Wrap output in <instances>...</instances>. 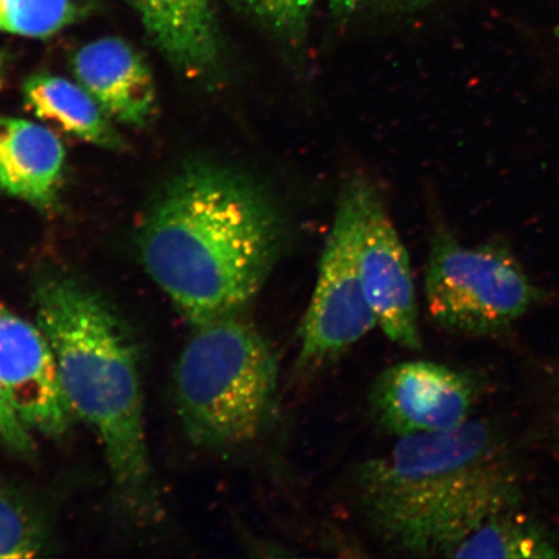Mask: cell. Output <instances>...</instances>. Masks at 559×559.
I'll use <instances>...</instances> for the list:
<instances>
[{
	"instance_id": "6da1fadb",
	"label": "cell",
	"mask_w": 559,
	"mask_h": 559,
	"mask_svg": "<svg viewBox=\"0 0 559 559\" xmlns=\"http://www.w3.org/2000/svg\"><path fill=\"white\" fill-rule=\"evenodd\" d=\"M285 241L282 210L263 187L226 167L194 164L156 201L140 249L151 277L193 326L242 313Z\"/></svg>"
},
{
	"instance_id": "7a4b0ae2",
	"label": "cell",
	"mask_w": 559,
	"mask_h": 559,
	"mask_svg": "<svg viewBox=\"0 0 559 559\" xmlns=\"http://www.w3.org/2000/svg\"><path fill=\"white\" fill-rule=\"evenodd\" d=\"M33 297L67 401L99 438L124 512L138 521L157 519L134 334L114 306L72 275L41 274Z\"/></svg>"
},
{
	"instance_id": "3957f363",
	"label": "cell",
	"mask_w": 559,
	"mask_h": 559,
	"mask_svg": "<svg viewBox=\"0 0 559 559\" xmlns=\"http://www.w3.org/2000/svg\"><path fill=\"white\" fill-rule=\"evenodd\" d=\"M491 426L400 438L384 456L360 467L362 508L391 549L412 557H451L481 524L510 512L519 487L498 463Z\"/></svg>"
},
{
	"instance_id": "277c9868",
	"label": "cell",
	"mask_w": 559,
	"mask_h": 559,
	"mask_svg": "<svg viewBox=\"0 0 559 559\" xmlns=\"http://www.w3.org/2000/svg\"><path fill=\"white\" fill-rule=\"evenodd\" d=\"M192 328L175 369L178 414L188 438L210 450L253 442L275 414L274 349L242 313Z\"/></svg>"
},
{
	"instance_id": "5b68a950",
	"label": "cell",
	"mask_w": 559,
	"mask_h": 559,
	"mask_svg": "<svg viewBox=\"0 0 559 559\" xmlns=\"http://www.w3.org/2000/svg\"><path fill=\"white\" fill-rule=\"evenodd\" d=\"M425 293L432 320L467 337L507 332L540 297L506 240L469 247L449 230L432 237Z\"/></svg>"
},
{
	"instance_id": "8992f818",
	"label": "cell",
	"mask_w": 559,
	"mask_h": 559,
	"mask_svg": "<svg viewBox=\"0 0 559 559\" xmlns=\"http://www.w3.org/2000/svg\"><path fill=\"white\" fill-rule=\"evenodd\" d=\"M356 225L358 199L352 179L342 190L317 285L300 325V370L330 365L377 326L359 275Z\"/></svg>"
},
{
	"instance_id": "52a82bcc",
	"label": "cell",
	"mask_w": 559,
	"mask_h": 559,
	"mask_svg": "<svg viewBox=\"0 0 559 559\" xmlns=\"http://www.w3.org/2000/svg\"><path fill=\"white\" fill-rule=\"evenodd\" d=\"M353 181L358 199L356 258L370 310L393 344L418 349L421 332L408 251L379 191L365 178Z\"/></svg>"
},
{
	"instance_id": "ba28073f",
	"label": "cell",
	"mask_w": 559,
	"mask_h": 559,
	"mask_svg": "<svg viewBox=\"0 0 559 559\" xmlns=\"http://www.w3.org/2000/svg\"><path fill=\"white\" fill-rule=\"evenodd\" d=\"M475 400L469 374L425 360L383 370L370 394L377 421L397 438L456 429L469 421Z\"/></svg>"
},
{
	"instance_id": "9c48e42d",
	"label": "cell",
	"mask_w": 559,
	"mask_h": 559,
	"mask_svg": "<svg viewBox=\"0 0 559 559\" xmlns=\"http://www.w3.org/2000/svg\"><path fill=\"white\" fill-rule=\"evenodd\" d=\"M0 382L21 421L46 437L64 436L74 414L61 388L58 365L38 324L0 305Z\"/></svg>"
},
{
	"instance_id": "30bf717a",
	"label": "cell",
	"mask_w": 559,
	"mask_h": 559,
	"mask_svg": "<svg viewBox=\"0 0 559 559\" xmlns=\"http://www.w3.org/2000/svg\"><path fill=\"white\" fill-rule=\"evenodd\" d=\"M76 81L117 121L142 126L155 107V83L134 48L118 38L83 46L73 58Z\"/></svg>"
},
{
	"instance_id": "8fae6325",
	"label": "cell",
	"mask_w": 559,
	"mask_h": 559,
	"mask_svg": "<svg viewBox=\"0 0 559 559\" xmlns=\"http://www.w3.org/2000/svg\"><path fill=\"white\" fill-rule=\"evenodd\" d=\"M66 150L50 129L0 116V191L37 207L52 206Z\"/></svg>"
},
{
	"instance_id": "7c38bea8",
	"label": "cell",
	"mask_w": 559,
	"mask_h": 559,
	"mask_svg": "<svg viewBox=\"0 0 559 559\" xmlns=\"http://www.w3.org/2000/svg\"><path fill=\"white\" fill-rule=\"evenodd\" d=\"M146 33L173 64L206 74L219 58V38L210 0H126Z\"/></svg>"
},
{
	"instance_id": "4fadbf2b",
	"label": "cell",
	"mask_w": 559,
	"mask_h": 559,
	"mask_svg": "<svg viewBox=\"0 0 559 559\" xmlns=\"http://www.w3.org/2000/svg\"><path fill=\"white\" fill-rule=\"evenodd\" d=\"M23 96L26 108L35 116L70 135L108 150L123 145L109 116L86 88L74 82L51 74H35L25 81Z\"/></svg>"
},
{
	"instance_id": "5bb4252c",
	"label": "cell",
	"mask_w": 559,
	"mask_h": 559,
	"mask_svg": "<svg viewBox=\"0 0 559 559\" xmlns=\"http://www.w3.org/2000/svg\"><path fill=\"white\" fill-rule=\"evenodd\" d=\"M559 551L547 533L535 523L510 512L487 521L452 551L450 558H558Z\"/></svg>"
},
{
	"instance_id": "9a60e30c",
	"label": "cell",
	"mask_w": 559,
	"mask_h": 559,
	"mask_svg": "<svg viewBox=\"0 0 559 559\" xmlns=\"http://www.w3.org/2000/svg\"><path fill=\"white\" fill-rule=\"evenodd\" d=\"M47 534L31 502L0 480V558H33L41 554Z\"/></svg>"
},
{
	"instance_id": "2e32d148",
	"label": "cell",
	"mask_w": 559,
	"mask_h": 559,
	"mask_svg": "<svg viewBox=\"0 0 559 559\" xmlns=\"http://www.w3.org/2000/svg\"><path fill=\"white\" fill-rule=\"evenodd\" d=\"M72 0H0V31L46 38L72 23Z\"/></svg>"
},
{
	"instance_id": "e0dca14e",
	"label": "cell",
	"mask_w": 559,
	"mask_h": 559,
	"mask_svg": "<svg viewBox=\"0 0 559 559\" xmlns=\"http://www.w3.org/2000/svg\"><path fill=\"white\" fill-rule=\"evenodd\" d=\"M251 19L286 45L304 44L317 0H237Z\"/></svg>"
},
{
	"instance_id": "ac0fdd59",
	"label": "cell",
	"mask_w": 559,
	"mask_h": 559,
	"mask_svg": "<svg viewBox=\"0 0 559 559\" xmlns=\"http://www.w3.org/2000/svg\"><path fill=\"white\" fill-rule=\"evenodd\" d=\"M0 440L4 445L23 456H31L34 451L32 431L26 428L0 382Z\"/></svg>"
},
{
	"instance_id": "d6986e66",
	"label": "cell",
	"mask_w": 559,
	"mask_h": 559,
	"mask_svg": "<svg viewBox=\"0 0 559 559\" xmlns=\"http://www.w3.org/2000/svg\"><path fill=\"white\" fill-rule=\"evenodd\" d=\"M429 2L430 0H328L332 15L342 20L365 11H415Z\"/></svg>"
},
{
	"instance_id": "ffe728a7",
	"label": "cell",
	"mask_w": 559,
	"mask_h": 559,
	"mask_svg": "<svg viewBox=\"0 0 559 559\" xmlns=\"http://www.w3.org/2000/svg\"><path fill=\"white\" fill-rule=\"evenodd\" d=\"M4 67H5V55L0 52V90H2L4 82Z\"/></svg>"
},
{
	"instance_id": "44dd1931",
	"label": "cell",
	"mask_w": 559,
	"mask_h": 559,
	"mask_svg": "<svg viewBox=\"0 0 559 559\" xmlns=\"http://www.w3.org/2000/svg\"><path fill=\"white\" fill-rule=\"evenodd\" d=\"M555 34H556L557 39L559 40V26L557 27Z\"/></svg>"
}]
</instances>
